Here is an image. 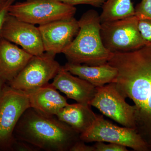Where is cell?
Wrapping results in <instances>:
<instances>
[{"label":"cell","mask_w":151,"mask_h":151,"mask_svg":"<svg viewBox=\"0 0 151 151\" xmlns=\"http://www.w3.org/2000/svg\"><path fill=\"white\" fill-rule=\"evenodd\" d=\"M139 29L144 39L151 42V20H139Z\"/></svg>","instance_id":"44dd1931"},{"label":"cell","mask_w":151,"mask_h":151,"mask_svg":"<svg viewBox=\"0 0 151 151\" xmlns=\"http://www.w3.org/2000/svg\"><path fill=\"white\" fill-rule=\"evenodd\" d=\"M27 93L31 108L47 116H56L68 104L66 98L60 94L51 83Z\"/></svg>","instance_id":"5bb4252c"},{"label":"cell","mask_w":151,"mask_h":151,"mask_svg":"<svg viewBox=\"0 0 151 151\" xmlns=\"http://www.w3.org/2000/svg\"><path fill=\"white\" fill-rule=\"evenodd\" d=\"M6 83L4 80H3L2 78L0 77V99L2 97L6 87L7 86Z\"/></svg>","instance_id":"d4e9b609"},{"label":"cell","mask_w":151,"mask_h":151,"mask_svg":"<svg viewBox=\"0 0 151 151\" xmlns=\"http://www.w3.org/2000/svg\"><path fill=\"white\" fill-rule=\"evenodd\" d=\"M14 136L47 151H69L80 139V134L56 116L45 115L31 107L22 115Z\"/></svg>","instance_id":"7a4b0ae2"},{"label":"cell","mask_w":151,"mask_h":151,"mask_svg":"<svg viewBox=\"0 0 151 151\" xmlns=\"http://www.w3.org/2000/svg\"><path fill=\"white\" fill-rule=\"evenodd\" d=\"M55 55L45 52L33 55L22 70L9 85L14 89L27 92L48 84L61 68Z\"/></svg>","instance_id":"ba28073f"},{"label":"cell","mask_w":151,"mask_h":151,"mask_svg":"<svg viewBox=\"0 0 151 151\" xmlns=\"http://www.w3.org/2000/svg\"><path fill=\"white\" fill-rule=\"evenodd\" d=\"M80 139L85 143H114L136 151H149L145 141L134 129L118 127L102 115H97L90 128L80 135Z\"/></svg>","instance_id":"8992f818"},{"label":"cell","mask_w":151,"mask_h":151,"mask_svg":"<svg viewBox=\"0 0 151 151\" xmlns=\"http://www.w3.org/2000/svg\"><path fill=\"white\" fill-rule=\"evenodd\" d=\"M102 8L100 15L101 23L135 15L132 0H106Z\"/></svg>","instance_id":"e0dca14e"},{"label":"cell","mask_w":151,"mask_h":151,"mask_svg":"<svg viewBox=\"0 0 151 151\" xmlns=\"http://www.w3.org/2000/svg\"><path fill=\"white\" fill-rule=\"evenodd\" d=\"M30 107L27 92L7 85L0 99V151H11L17 124Z\"/></svg>","instance_id":"52a82bcc"},{"label":"cell","mask_w":151,"mask_h":151,"mask_svg":"<svg viewBox=\"0 0 151 151\" xmlns=\"http://www.w3.org/2000/svg\"><path fill=\"white\" fill-rule=\"evenodd\" d=\"M60 1L69 5L75 6L78 5L86 4L95 7H102L106 0H58Z\"/></svg>","instance_id":"7402d4cb"},{"label":"cell","mask_w":151,"mask_h":151,"mask_svg":"<svg viewBox=\"0 0 151 151\" xmlns=\"http://www.w3.org/2000/svg\"><path fill=\"white\" fill-rule=\"evenodd\" d=\"M108 63L116 68L114 81L134 104L135 130L151 151V42L125 53H114Z\"/></svg>","instance_id":"6da1fadb"},{"label":"cell","mask_w":151,"mask_h":151,"mask_svg":"<svg viewBox=\"0 0 151 151\" xmlns=\"http://www.w3.org/2000/svg\"><path fill=\"white\" fill-rule=\"evenodd\" d=\"M96 88V94L89 105L124 127L135 130V106L126 102V97L116 83L112 82Z\"/></svg>","instance_id":"9c48e42d"},{"label":"cell","mask_w":151,"mask_h":151,"mask_svg":"<svg viewBox=\"0 0 151 151\" xmlns=\"http://www.w3.org/2000/svg\"><path fill=\"white\" fill-rule=\"evenodd\" d=\"M38 28L45 51L55 55L62 53L79 29L78 20L74 17L39 25Z\"/></svg>","instance_id":"8fae6325"},{"label":"cell","mask_w":151,"mask_h":151,"mask_svg":"<svg viewBox=\"0 0 151 151\" xmlns=\"http://www.w3.org/2000/svg\"><path fill=\"white\" fill-rule=\"evenodd\" d=\"M76 9L58 0H26L12 4L9 14L34 25L73 17Z\"/></svg>","instance_id":"5b68a950"},{"label":"cell","mask_w":151,"mask_h":151,"mask_svg":"<svg viewBox=\"0 0 151 151\" xmlns=\"http://www.w3.org/2000/svg\"><path fill=\"white\" fill-rule=\"evenodd\" d=\"M15 1V0H6L0 7V38L1 37V34L3 26L9 14V8Z\"/></svg>","instance_id":"603a6c76"},{"label":"cell","mask_w":151,"mask_h":151,"mask_svg":"<svg viewBox=\"0 0 151 151\" xmlns=\"http://www.w3.org/2000/svg\"><path fill=\"white\" fill-rule=\"evenodd\" d=\"M81 139L76 142L69 151H95L94 146H88Z\"/></svg>","instance_id":"cb8c5ba5"},{"label":"cell","mask_w":151,"mask_h":151,"mask_svg":"<svg viewBox=\"0 0 151 151\" xmlns=\"http://www.w3.org/2000/svg\"><path fill=\"white\" fill-rule=\"evenodd\" d=\"M136 16L101 23L100 35L105 48L112 53L137 50L149 42L144 39Z\"/></svg>","instance_id":"277c9868"},{"label":"cell","mask_w":151,"mask_h":151,"mask_svg":"<svg viewBox=\"0 0 151 151\" xmlns=\"http://www.w3.org/2000/svg\"><path fill=\"white\" fill-rule=\"evenodd\" d=\"M63 67L96 88L114 82L118 75L117 69L108 63L103 65H89L67 62Z\"/></svg>","instance_id":"9a60e30c"},{"label":"cell","mask_w":151,"mask_h":151,"mask_svg":"<svg viewBox=\"0 0 151 151\" xmlns=\"http://www.w3.org/2000/svg\"><path fill=\"white\" fill-rule=\"evenodd\" d=\"M95 151H128L127 147L119 144H105L103 142H96L93 145Z\"/></svg>","instance_id":"ffe728a7"},{"label":"cell","mask_w":151,"mask_h":151,"mask_svg":"<svg viewBox=\"0 0 151 151\" xmlns=\"http://www.w3.org/2000/svg\"><path fill=\"white\" fill-rule=\"evenodd\" d=\"M32 55L17 45L0 38V77L9 83L22 70Z\"/></svg>","instance_id":"4fadbf2b"},{"label":"cell","mask_w":151,"mask_h":151,"mask_svg":"<svg viewBox=\"0 0 151 151\" xmlns=\"http://www.w3.org/2000/svg\"><path fill=\"white\" fill-rule=\"evenodd\" d=\"M6 0H0V7L3 4V3Z\"/></svg>","instance_id":"484cf974"},{"label":"cell","mask_w":151,"mask_h":151,"mask_svg":"<svg viewBox=\"0 0 151 151\" xmlns=\"http://www.w3.org/2000/svg\"><path fill=\"white\" fill-rule=\"evenodd\" d=\"M39 149L32 144L19 139L14 138L11 147V151H38Z\"/></svg>","instance_id":"d6986e66"},{"label":"cell","mask_w":151,"mask_h":151,"mask_svg":"<svg viewBox=\"0 0 151 151\" xmlns=\"http://www.w3.org/2000/svg\"><path fill=\"white\" fill-rule=\"evenodd\" d=\"M78 22L77 35L62 52L68 62L89 65L108 63L113 53L105 48L102 42L100 14L95 10H89Z\"/></svg>","instance_id":"3957f363"},{"label":"cell","mask_w":151,"mask_h":151,"mask_svg":"<svg viewBox=\"0 0 151 151\" xmlns=\"http://www.w3.org/2000/svg\"><path fill=\"white\" fill-rule=\"evenodd\" d=\"M135 15L139 20H151V0H142L135 8Z\"/></svg>","instance_id":"ac0fdd59"},{"label":"cell","mask_w":151,"mask_h":151,"mask_svg":"<svg viewBox=\"0 0 151 151\" xmlns=\"http://www.w3.org/2000/svg\"><path fill=\"white\" fill-rule=\"evenodd\" d=\"M51 84L68 98L77 103L89 105L97 88L88 81L76 77L61 66Z\"/></svg>","instance_id":"7c38bea8"},{"label":"cell","mask_w":151,"mask_h":151,"mask_svg":"<svg viewBox=\"0 0 151 151\" xmlns=\"http://www.w3.org/2000/svg\"><path fill=\"white\" fill-rule=\"evenodd\" d=\"M1 37L19 45L32 55L45 52L38 28L8 14L2 29Z\"/></svg>","instance_id":"30bf717a"},{"label":"cell","mask_w":151,"mask_h":151,"mask_svg":"<svg viewBox=\"0 0 151 151\" xmlns=\"http://www.w3.org/2000/svg\"><path fill=\"white\" fill-rule=\"evenodd\" d=\"M88 104H68L56 114L57 118L81 134L88 129L97 118Z\"/></svg>","instance_id":"2e32d148"}]
</instances>
